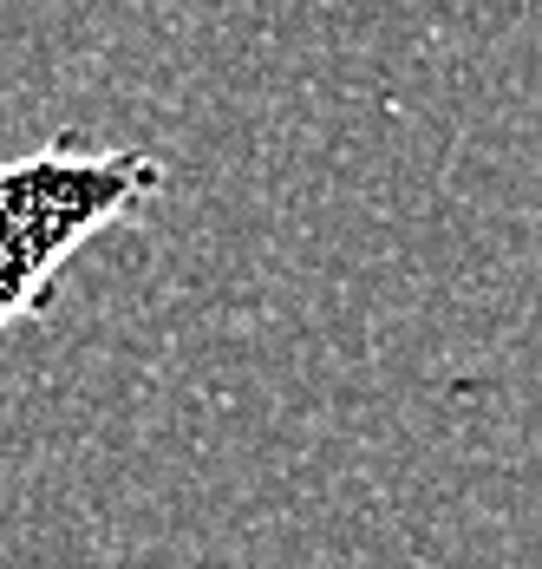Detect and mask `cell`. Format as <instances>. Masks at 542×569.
Segmentation results:
<instances>
[{
	"instance_id": "6da1fadb",
	"label": "cell",
	"mask_w": 542,
	"mask_h": 569,
	"mask_svg": "<svg viewBox=\"0 0 542 569\" xmlns=\"http://www.w3.org/2000/svg\"><path fill=\"white\" fill-rule=\"evenodd\" d=\"M163 190V158L144 144H106L92 131H53L47 144L0 158V328L47 308L59 269L138 217Z\"/></svg>"
}]
</instances>
